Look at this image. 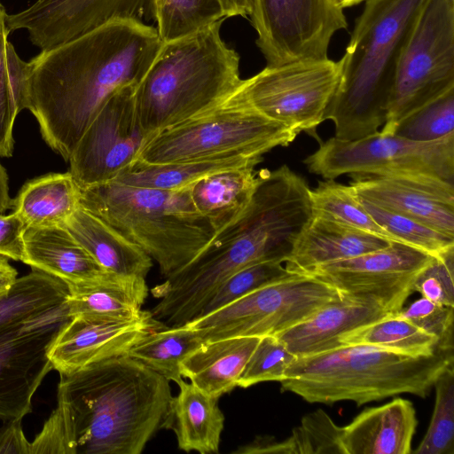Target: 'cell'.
Listing matches in <instances>:
<instances>
[{"mask_svg":"<svg viewBox=\"0 0 454 454\" xmlns=\"http://www.w3.org/2000/svg\"><path fill=\"white\" fill-rule=\"evenodd\" d=\"M162 43L155 27L116 20L27 61V109L44 142L68 161L107 99L125 85L139 84Z\"/></svg>","mask_w":454,"mask_h":454,"instance_id":"obj_1","label":"cell"},{"mask_svg":"<svg viewBox=\"0 0 454 454\" xmlns=\"http://www.w3.org/2000/svg\"><path fill=\"white\" fill-rule=\"evenodd\" d=\"M256 190L244 212L215 232L186 265L152 289L160 299L153 317L167 326L197 317L219 286L248 265L285 262L313 215L307 181L286 165L260 169Z\"/></svg>","mask_w":454,"mask_h":454,"instance_id":"obj_2","label":"cell"},{"mask_svg":"<svg viewBox=\"0 0 454 454\" xmlns=\"http://www.w3.org/2000/svg\"><path fill=\"white\" fill-rule=\"evenodd\" d=\"M59 376L77 454H140L158 431L171 429L169 381L128 355Z\"/></svg>","mask_w":454,"mask_h":454,"instance_id":"obj_3","label":"cell"},{"mask_svg":"<svg viewBox=\"0 0 454 454\" xmlns=\"http://www.w3.org/2000/svg\"><path fill=\"white\" fill-rule=\"evenodd\" d=\"M223 21L162 43L136 89L147 140L221 106L239 85L240 57L222 38Z\"/></svg>","mask_w":454,"mask_h":454,"instance_id":"obj_4","label":"cell"},{"mask_svg":"<svg viewBox=\"0 0 454 454\" xmlns=\"http://www.w3.org/2000/svg\"><path fill=\"white\" fill-rule=\"evenodd\" d=\"M425 0H366L341 59L338 86L326 109L335 137L354 140L379 130L401 47Z\"/></svg>","mask_w":454,"mask_h":454,"instance_id":"obj_5","label":"cell"},{"mask_svg":"<svg viewBox=\"0 0 454 454\" xmlns=\"http://www.w3.org/2000/svg\"><path fill=\"white\" fill-rule=\"evenodd\" d=\"M453 348L438 346L413 356L367 345H342L296 357L280 381L281 390L312 403L357 404L401 394L427 397L440 374L453 364Z\"/></svg>","mask_w":454,"mask_h":454,"instance_id":"obj_6","label":"cell"},{"mask_svg":"<svg viewBox=\"0 0 454 454\" xmlns=\"http://www.w3.org/2000/svg\"><path fill=\"white\" fill-rule=\"evenodd\" d=\"M80 205L145 251L164 278L190 262L215 234L194 207L190 186L168 191L110 181L81 188Z\"/></svg>","mask_w":454,"mask_h":454,"instance_id":"obj_7","label":"cell"},{"mask_svg":"<svg viewBox=\"0 0 454 454\" xmlns=\"http://www.w3.org/2000/svg\"><path fill=\"white\" fill-rule=\"evenodd\" d=\"M298 133L254 109L221 106L152 136L135 162L163 164L223 155L263 156Z\"/></svg>","mask_w":454,"mask_h":454,"instance_id":"obj_8","label":"cell"},{"mask_svg":"<svg viewBox=\"0 0 454 454\" xmlns=\"http://www.w3.org/2000/svg\"><path fill=\"white\" fill-rule=\"evenodd\" d=\"M454 89V0H425L398 56L386 120L392 134L409 114Z\"/></svg>","mask_w":454,"mask_h":454,"instance_id":"obj_9","label":"cell"},{"mask_svg":"<svg viewBox=\"0 0 454 454\" xmlns=\"http://www.w3.org/2000/svg\"><path fill=\"white\" fill-rule=\"evenodd\" d=\"M341 59H299L266 66L242 79L224 103L248 106L298 134L315 135L339 83Z\"/></svg>","mask_w":454,"mask_h":454,"instance_id":"obj_10","label":"cell"},{"mask_svg":"<svg viewBox=\"0 0 454 454\" xmlns=\"http://www.w3.org/2000/svg\"><path fill=\"white\" fill-rule=\"evenodd\" d=\"M341 295L314 277L294 273L186 324L198 331L204 342L276 336Z\"/></svg>","mask_w":454,"mask_h":454,"instance_id":"obj_11","label":"cell"},{"mask_svg":"<svg viewBox=\"0 0 454 454\" xmlns=\"http://www.w3.org/2000/svg\"><path fill=\"white\" fill-rule=\"evenodd\" d=\"M304 164L310 173L325 180L356 174H419L453 183L454 133L430 142L379 130L354 140L333 137L321 142Z\"/></svg>","mask_w":454,"mask_h":454,"instance_id":"obj_12","label":"cell"},{"mask_svg":"<svg viewBox=\"0 0 454 454\" xmlns=\"http://www.w3.org/2000/svg\"><path fill=\"white\" fill-rule=\"evenodd\" d=\"M248 17L266 66L326 59L333 36L348 27L333 0H250Z\"/></svg>","mask_w":454,"mask_h":454,"instance_id":"obj_13","label":"cell"},{"mask_svg":"<svg viewBox=\"0 0 454 454\" xmlns=\"http://www.w3.org/2000/svg\"><path fill=\"white\" fill-rule=\"evenodd\" d=\"M66 301L43 314L0 328V419H23L32 398L53 369L49 352L69 320Z\"/></svg>","mask_w":454,"mask_h":454,"instance_id":"obj_14","label":"cell"},{"mask_svg":"<svg viewBox=\"0 0 454 454\" xmlns=\"http://www.w3.org/2000/svg\"><path fill=\"white\" fill-rule=\"evenodd\" d=\"M136 84L117 90L88 126L68 161L81 188L115 180L147 140L136 104Z\"/></svg>","mask_w":454,"mask_h":454,"instance_id":"obj_15","label":"cell"},{"mask_svg":"<svg viewBox=\"0 0 454 454\" xmlns=\"http://www.w3.org/2000/svg\"><path fill=\"white\" fill-rule=\"evenodd\" d=\"M434 255L404 243L317 266L303 274L335 288L342 295L364 298L397 313L414 292L419 272Z\"/></svg>","mask_w":454,"mask_h":454,"instance_id":"obj_16","label":"cell"},{"mask_svg":"<svg viewBox=\"0 0 454 454\" xmlns=\"http://www.w3.org/2000/svg\"><path fill=\"white\" fill-rule=\"evenodd\" d=\"M116 20L154 21V0H35L7 14V27L43 51Z\"/></svg>","mask_w":454,"mask_h":454,"instance_id":"obj_17","label":"cell"},{"mask_svg":"<svg viewBox=\"0 0 454 454\" xmlns=\"http://www.w3.org/2000/svg\"><path fill=\"white\" fill-rule=\"evenodd\" d=\"M357 196L454 237L453 183L419 174L350 175Z\"/></svg>","mask_w":454,"mask_h":454,"instance_id":"obj_18","label":"cell"},{"mask_svg":"<svg viewBox=\"0 0 454 454\" xmlns=\"http://www.w3.org/2000/svg\"><path fill=\"white\" fill-rule=\"evenodd\" d=\"M165 326L149 310L126 321L74 316L51 344L50 360L59 375L70 373L90 364L126 356L146 335Z\"/></svg>","mask_w":454,"mask_h":454,"instance_id":"obj_19","label":"cell"},{"mask_svg":"<svg viewBox=\"0 0 454 454\" xmlns=\"http://www.w3.org/2000/svg\"><path fill=\"white\" fill-rule=\"evenodd\" d=\"M395 313L364 298L341 295L276 337L296 357L340 347L341 335Z\"/></svg>","mask_w":454,"mask_h":454,"instance_id":"obj_20","label":"cell"},{"mask_svg":"<svg viewBox=\"0 0 454 454\" xmlns=\"http://www.w3.org/2000/svg\"><path fill=\"white\" fill-rule=\"evenodd\" d=\"M418 419L404 398L364 410L342 427L344 454H410Z\"/></svg>","mask_w":454,"mask_h":454,"instance_id":"obj_21","label":"cell"},{"mask_svg":"<svg viewBox=\"0 0 454 454\" xmlns=\"http://www.w3.org/2000/svg\"><path fill=\"white\" fill-rule=\"evenodd\" d=\"M390 243L380 236L313 215L285 267L293 273L303 274L320 265L384 248Z\"/></svg>","mask_w":454,"mask_h":454,"instance_id":"obj_22","label":"cell"},{"mask_svg":"<svg viewBox=\"0 0 454 454\" xmlns=\"http://www.w3.org/2000/svg\"><path fill=\"white\" fill-rule=\"evenodd\" d=\"M22 262L67 286L90 281L107 272L65 226L27 228Z\"/></svg>","mask_w":454,"mask_h":454,"instance_id":"obj_23","label":"cell"},{"mask_svg":"<svg viewBox=\"0 0 454 454\" xmlns=\"http://www.w3.org/2000/svg\"><path fill=\"white\" fill-rule=\"evenodd\" d=\"M68 290L70 317L84 316L108 321L137 318L149 293L145 278L110 272L90 281L69 285Z\"/></svg>","mask_w":454,"mask_h":454,"instance_id":"obj_24","label":"cell"},{"mask_svg":"<svg viewBox=\"0 0 454 454\" xmlns=\"http://www.w3.org/2000/svg\"><path fill=\"white\" fill-rule=\"evenodd\" d=\"M64 226L107 272L146 278L153 266L138 246L81 205Z\"/></svg>","mask_w":454,"mask_h":454,"instance_id":"obj_25","label":"cell"},{"mask_svg":"<svg viewBox=\"0 0 454 454\" xmlns=\"http://www.w3.org/2000/svg\"><path fill=\"white\" fill-rule=\"evenodd\" d=\"M260 337H234L204 342L181 363L182 377L204 393L219 398L238 380Z\"/></svg>","mask_w":454,"mask_h":454,"instance_id":"obj_26","label":"cell"},{"mask_svg":"<svg viewBox=\"0 0 454 454\" xmlns=\"http://www.w3.org/2000/svg\"><path fill=\"white\" fill-rule=\"evenodd\" d=\"M254 168L221 170L190 185L194 207L215 232L237 219L248 206L260 180Z\"/></svg>","mask_w":454,"mask_h":454,"instance_id":"obj_27","label":"cell"},{"mask_svg":"<svg viewBox=\"0 0 454 454\" xmlns=\"http://www.w3.org/2000/svg\"><path fill=\"white\" fill-rule=\"evenodd\" d=\"M81 187L68 171L25 183L12 199V212L27 228L64 226L80 207Z\"/></svg>","mask_w":454,"mask_h":454,"instance_id":"obj_28","label":"cell"},{"mask_svg":"<svg viewBox=\"0 0 454 454\" xmlns=\"http://www.w3.org/2000/svg\"><path fill=\"white\" fill-rule=\"evenodd\" d=\"M178 395L174 397L173 422L178 448L185 452L218 453L224 415L218 399L181 379L176 382Z\"/></svg>","mask_w":454,"mask_h":454,"instance_id":"obj_29","label":"cell"},{"mask_svg":"<svg viewBox=\"0 0 454 454\" xmlns=\"http://www.w3.org/2000/svg\"><path fill=\"white\" fill-rule=\"evenodd\" d=\"M262 160L263 156L231 154L163 164L135 162L114 181L136 187L176 191L189 187L215 172L246 166L255 167Z\"/></svg>","mask_w":454,"mask_h":454,"instance_id":"obj_30","label":"cell"},{"mask_svg":"<svg viewBox=\"0 0 454 454\" xmlns=\"http://www.w3.org/2000/svg\"><path fill=\"white\" fill-rule=\"evenodd\" d=\"M342 427L337 425L322 409L306 414L292 434L283 441L272 436H257L252 442L239 446L234 454H344Z\"/></svg>","mask_w":454,"mask_h":454,"instance_id":"obj_31","label":"cell"},{"mask_svg":"<svg viewBox=\"0 0 454 454\" xmlns=\"http://www.w3.org/2000/svg\"><path fill=\"white\" fill-rule=\"evenodd\" d=\"M68 294V286L61 279L32 270L0 295V328L62 305Z\"/></svg>","mask_w":454,"mask_h":454,"instance_id":"obj_32","label":"cell"},{"mask_svg":"<svg viewBox=\"0 0 454 454\" xmlns=\"http://www.w3.org/2000/svg\"><path fill=\"white\" fill-rule=\"evenodd\" d=\"M203 343L198 331L188 324L165 326L146 335L128 356L176 383L182 379L181 363Z\"/></svg>","mask_w":454,"mask_h":454,"instance_id":"obj_33","label":"cell"},{"mask_svg":"<svg viewBox=\"0 0 454 454\" xmlns=\"http://www.w3.org/2000/svg\"><path fill=\"white\" fill-rule=\"evenodd\" d=\"M340 346L367 345L404 355L428 356L438 347V338L419 328L397 313L354 329L338 338Z\"/></svg>","mask_w":454,"mask_h":454,"instance_id":"obj_34","label":"cell"},{"mask_svg":"<svg viewBox=\"0 0 454 454\" xmlns=\"http://www.w3.org/2000/svg\"><path fill=\"white\" fill-rule=\"evenodd\" d=\"M313 215L369 232L389 241L395 239L368 213L350 185L333 180L319 182L310 189Z\"/></svg>","mask_w":454,"mask_h":454,"instance_id":"obj_35","label":"cell"},{"mask_svg":"<svg viewBox=\"0 0 454 454\" xmlns=\"http://www.w3.org/2000/svg\"><path fill=\"white\" fill-rule=\"evenodd\" d=\"M220 0H154V22L162 43L192 35L224 20Z\"/></svg>","mask_w":454,"mask_h":454,"instance_id":"obj_36","label":"cell"},{"mask_svg":"<svg viewBox=\"0 0 454 454\" xmlns=\"http://www.w3.org/2000/svg\"><path fill=\"white\" fill-rule=\"evenodd\" d=\"M361 201L372 217L397 242L414 247L434 256L454 249V237L400 214L386 210L363 199Z\"/></svg>","mask_w":454,"mask_h":454,"instance_id":"obj_37","label":"cell"},{"mask_svg":"<svg viewBox=\"0 0 454 454\" xmlns=\"http://www.w3.org/2000/svg\"><path fill=\"white\" fill-rule=\"evenodd\" d=\"M435 401L429 427L415 454H454V365L436 380Z\"/></svg>","mask_w":454,"mask_h":454,"instance_id":"obj_38","label":"cell"},{"mask_svg":"<svg viewBox=\"0 0 454 454\" xmlns=\"http://www.w3.org/2000/svg\"><path fill=\"white\" fill-rule=\"evenodd\" d=\"M293 274L283 266V262L278 261L261 262L244 267L219 286L198 317L217 310L260 287Z\"/></svg>","mask_w":454,"mask_h":454,"instance_id":"obj_39","label":"cell"},{"mask_svg":"<svg viewBox=\"0 0 454 454\" xmlns=\"http://www.w3.org/2000/svg\"><path fill=\"white\" fill-rule=\"evenodd\" d=\"M454 133V89L403 119L392 134L419 142L441 139Z\"/></svg>","mask_w":454,"mask_h":454,"instance_id":"obj_40","label":"cell"},{"mask_svg":"<svg viewBox=\"0 0 454 454\" xmlns=\"http://www.w3.org/2000/svg\"><path fill=\"white\" fill-rule=\"evenodd\" d=\"M7 13L0 3V158L12 155L13 126L17 115L27 109V94L12 82L7 65Z\"/></svg>","mask_w":454,"mask_h":454,"instance_id":"obj_41","label":"cell"},{"mask_svg":"<svg viewBox=\"0 0 454 454\" xmlns=\"http://www.w3.org/2000/svg\"><path fill=\"white\" fill-rule=\"evenodd\" d=\"M295 359L276 336H262L245 365L238 387L246 388L264 381L280 382Z\"/></svg>","mask_w":454,"mask_h":454,"instance_id":"obj_42","label":"cell"},{"mask_svg":"<svg viewBox=\"0 0 454 454\" xmlns=\"http://www.w3.org/2000/svg\"><path fill=\"white\" fill-rule=\"evenodd\" d=\"M31 454H77L73 417L66 401L58 405L31 442Z\"/></svg>","mask_w":454,"mask_h":454,"instance_id":"obj_43","label":"cell"},{"mask_svg":"<svg viewBox=\"0 0 454 454\" xmlns=\"http://www.w3.org/2000/svg\"><path fill=\"white\" fill-rule=\"evenodd\" d=\"M413 290L435 303L454 307V249L434 256L417 275Z\"/></svg>","mask_w":454,"mask_h":454,"instance_id":"obj_44","label":"cell"},{"mask_svg":"<svg viewBox=\"0 0 454 454\" xmlns=\"http://www.w3.org/2000/svg\"><path fill=\"white\" fill-rule=\"evenodd\" d=\"M397 314L423 331L438 338V345L453 346L454 307L421 297Z\"/></svg>","mask_w":454,"mask_h":454,"instance_id":"obj_45","label":"cell"},{"mask_svg":"<svg viewBox=\"0 0 454 454\" xmlns=\"http://www.w3.org/2000/svg\"><path fill=\"white\" fill-rule=\"evenodd\" d=\"M27 226L14 213L0 214V254L14 261L22 262L24 255V234Z\"/></svg>","mask_w":454,"mask_h":454,"instance_id":"obj_46","label":"cell"},{"mask_svg":"<svg viewBox=\"0 0 454 454\" xmlns=\"http://www.w3.org/2000/svg\"><path fill=\"white\" fill-rule=\"evenodd\" d=\"M0 454H31V442L24 434L22 419L6 421L0 429Z\"/></svg>","mask_w":454,"mask_h":454,"instance_id":"obj_47","label":"cell"},{"mask_svg":"<svg viewBox=\"0 0 454 454\" xmlns=\"http://www.w3.org/2000/svg\"><path fill=\"white\" fill-rule=\"evenodd\" d=\"M18 278V272L9 259L0 254V295L8 292Z\"/></svg>","mask_w":454,"mask_h":454,"instance_id":"obj_48","label":"cell"},{"mask_svg":"<svg viewBox=\"0 0 454 454\" xmlns=\"http://www.w3.org/2000/svg\"><path fill=\"white\" fill-rule=\"evenodd\" d=\"M225 17L247 18L250 11V0H220Z\"/></svg>","mask_w":454,"mask_h":454,"instance_id":"obj_49","label":"cell"},{"mask_svg":"<svg viewBox=\"0 0 454 454\" xmlns=\"http://www.w3.org/2000/svg\"><path fill=\"white\" fill-rule=\"evenodd\" d=\"M12 199L9 194V178L5 168L0 162V214L12 208Z\"/></svg>","mask_w":454,"mask_h":454,"instance_id":"obj_50","label":"cell"},{"mask_svg":"<svg viewBox=\"0 0 454 454\" xmlns=\"http://www.w3.org/2000/svg\"><path fill=\"white\" fill-rule=\"evenodd\" d=\"M333 1L340 9L343 10L344 8L356 5V4H358L362 2H364L366 0H333Z\"/></svg>","mask_w":454,"mask_h":454,"instance_id":"obj_51","label":"cell"}]
</instances>
